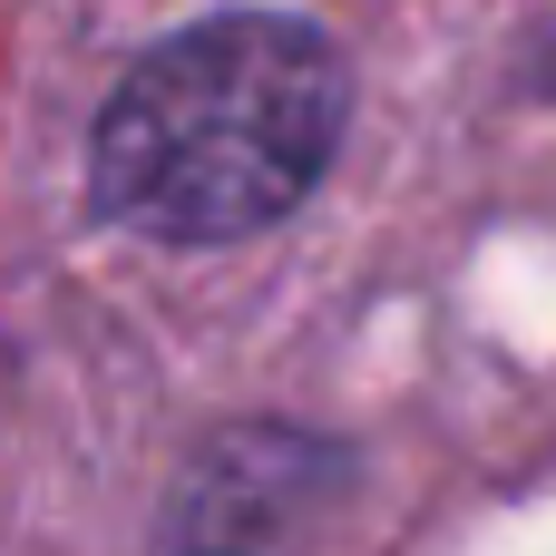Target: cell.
I'll list each match as a JSON object with an SVG mask.
<instances>
[{"label":"cell","mask_w":556,"mask_h":556,"mask_svg":"<svg viewBox=\"0 0 556 556\" xmlns=\"http://www.w3.org/2000/svg\"><path fill=\"white\" fill-rule=\"evenodd\" d=\"M352 68L283 10H225L156 39L98 108V205L156 244H244L332 166Z\"/></svg>","instance_id":"obj_1"}]
</instances>
